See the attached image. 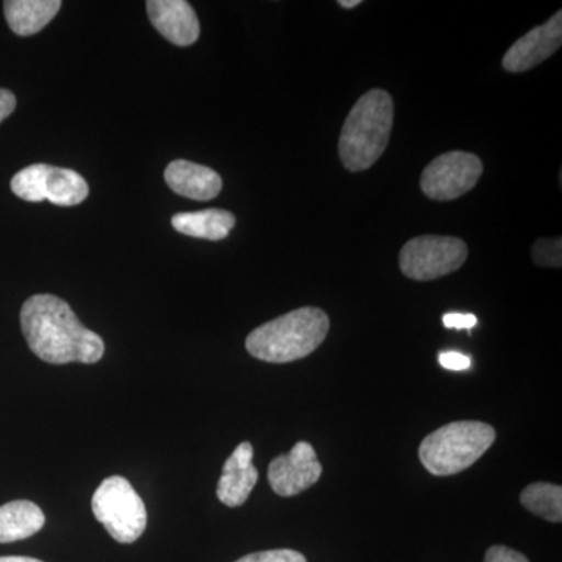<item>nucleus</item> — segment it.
<instances>
[{"label":"nucleus","mask_w":562,"mask_h":562,"mask_svg":"<svg viewBox=\"0 0 562 562\" xmlns=\"http://www.w3.org/2000/svg\"><path fill=\"white\" fill-rule=\"evenodd\" d=\"M394 102L390 92L371 90L351 106L339 138V157L351 172L372 168L390 144Z\"/></svg>","instance_id":"obj_3"},{"label":"nucleus","mask_w":562,"mask_h":562,"mask_svg":"<svg viewBox=\"0 0 562 562\" xmlns=\"http://www.w3.org/2000/svg\"><path fill=\"white\" fill-rule=\"evenodd\" d=\"M483 162L469 151L439 155L422 173L420 188L432 201H454L479 183Z\"/></svg>","instance_id":"obj_8"},{"label":"nucleus","mask_w":562,"mask_h":562,"mask_svg":"<svg viewBox=\"0 0 562 562\" xmlns=\"http://www.w3.org/2000/svg\"><path fill=\"white\" fill-rule=\"evenodd\" d=\"M339 5H341L342 9H355V7L361 5V0H341Z\"/></svg>","instance_id":"obj_25"},{"label":"nucleus","mask_w":562,"mask_h":562,"mask_svg":"<svg viewBox=\"0 0 562 562\" xmlns=\"http://www.w3.org/2000/svg\"><path fill=\"white\" fill-rule=\"evenodd\" d=\"M561 43L562 11H558L546 24L532 29L509 47L503 57V68L508 72H525L552 57L560 49Z\"/></svg>","instance_id":"obj_10"},{"label":"nucleus","mask_w":562,"mask_h":562,"mask_svg":"<svg viewBox=\"0 0 562 562\" xmlns=\"http://www.w3.org/2000/svg\"><path fill=\"white\" fill-rule=\"evenodd\" d=\"M468 246L453 236H417L403 246V276L416 281H430L449 276L468 260Z\"/></svg>","instance_id":"obj_7"},{"label":"nucleus","mask_w":562,"mask_h":562,"mask_svg":"<svg viewBox=\"0 0 562 562\" xmlns=\"http://www.w3.org/2000/svg\"><path fill=\"white\" fill-rule=\"evenodd\" d=\"M235 562H308L301 552H295L291 549L266 550V552H258L247 554L241 560Z\"/></svg>","instance_id":"obj_19"},{"label":"nucleus","mask_w":562,"mask_h":562,"mask_svg":"<svg viewBox=\"0 0 562 562\" xmlns=\"http://www.w3.org/2000/svg\"><path fill=\"white\" fill-rule=\"evenodd\" d=\"M520 503L528 512L549 522L561 524L562 487L552 483H532L520 494Z\"/></svg>","instance_id":"obj_17"},{"label":"nucleus","mask_w":562,"mask_h":562,"mask_svg":"<svg viewBox=\"0 0 562 562\" xmlns=\"http://www.w3.org/2000/svg\"><path fill=\"white\" fill-rule=\"evenodd\" d=\"M91 508L95 519L116 542L133 543L146 531V505L124 476L103 480L92 495Z\"/></svg>","instance_id":"obj_5"},{"label":"nucleus","mask_w":562,"mask_h":562,"mask_svg":"<svg viewBox=\"0 0 562 562\" xmlns=\"http://www.w3.org/2000/svg\"><path fill=\"white\" fill-rule=\"evenodd\" d=\"M484 562H530L525 554L505 546L491 547L484 557Z\"/></svg>","instance_id":"obj_20"},{"label":"nucleus","mask_w":562,"mask_h":562,"mask_svg":"<svg viewBox=\"0 0 562 562\" xmlns=\"http://www.w3.org/2000/svg\"><path fill=\"white\" fill-rule=\"evenodd\" d=\"M16 109V98L13 92L0 88V122L7 120Z\"/></svg>","instance_id":"obj_23"},{"label":"nucleus","mask_w":562,"mask_h":562,"mask_svg":"<svg viewBox=\"0 0 562 562\" xmlns=\"http://www.w3.org/2000/svg\"><path fill=\"white\" fill-rule=\"evenodd\" d=\"M147 13L151 25L176 46H191L201 35L198 14L184 0H149Z\"/></svg>","instance_id":"obj_11"},{"label":"nucleus","mask_w":562,"mask_h":562,"mask_svg":"<svg viewBox=\"0 0 562 562\" xmlns=\"http://www.w3.org/2000/svg\"><path fill=\"white\" fill-rule=\"evenodd\" d=\"M330 319L316 306H303L266 322L247 336L246 349L266 362H291L312 355L327 338Z\"/></svg>","instance_id":"obj_2"},{"label":"nucleus","mask_w":562,"mask_h":562,"mask_svg":"<svg viewBox=\"0 0 562 562\" xmlns=\"http://www.w3.org/2000/svg\"><path fill=\"white\" fill-rule=\"evenodd\" d=\"M561 238L539 239L532 246V260L543 268H561Z\"/></svg>","instance_id":"obj_18"},{"label":"nucleus","mask_w":562,"mask_h":562,"mask_svg":"<svg viewBox=\"0 0 562 562\" xmlns=\"http://www.w3.org/2000/svg\"><path fill=\"white\" fill-rule=\"evenodd\" d=\"M439 364L443 369H449V371H465V369L471 368L472 361L471 357H465V355L458 353V351H443L439 355Z\"/></svg>","instance_id":"obj_22"},{"label":"nucleus","mask_w":562,"mask_h":562,"mask_svg":"<svg viewBox=\"0 0 562 562\" xmlns=\"http://www.w3.org/2000/svg\"><path fill=\"white\" fill-rule=\"evenodd\" d=\"M46 516L36 503L14 501L0 506V543L22 541L36 535Z\"/></svg>","instance_id":"obj_16"},{"label":"nucleus","mask_w":562,"mask_h":562,"mask_svg":"<svg viewBox=\"0 0 562 562\" xmlns=\"http://www.w3.org/2000/svg\"><path fill=\"white\" fill-rule=\"evenodd\" d=\"M21 327L33 353L50 364H94L105 353L101 336L85 327L57 295L36 294L25 301Z\"/></svg>","instance_id":"obj_1"},{"label":"nucleus","mask_w":562,"mask_h":562,"mask_svg":"<svg viewBox=\"0 0 562 562\" xmlns=\"http://www.w3.org/2000/svg\"><path fill=\"white\" fill-rule=\"evenodd\" d=\"M257 482L258 471L254 465V447L250 442H241L225 461L220 483H217V498L228 508H238L247 502Z\"/></svg>","instance_id":"obj_12"},{"label":"nucleus","mask_w":562,"mask_h":562,"mask_svg":"<svg viewBox=\"0 0 562 562\" xmlns=\"http://www.w3.org/2000/svg\"><path fill=\"white\" fill-rule=\"evenodd\" d=\"M322 465L312 443L297 442L290 453L273 458L268 480L280 497H294L319 482Z\"/></svg>","instance_id":"obj_9"},{"label":"nucleus","mask_w":562,"mask_h":562,"mask_svg":"<svg viewBox=\"0 0 562 562\" xmlns=\"http://www.w3.org/2000/svg\"><path fill=\"white\" fill-rule=\"evenodd\" d=\"M235 224V214L217 209L179 213L172 217V227L181 235L209 241H222L227 238Z\"/></svg>","instance_id":"obj_14"},{"label":"nucleus","mask_w":562,"mask_h":562,"mask_svg":"<svg viewBox=\"0 0 562 562\" xmlns=\"http://www.w3.org/2000/svg\"><path fill=\"white\" fill-rule=\"evenodd\" d=\"M0 562H43L29 557H0Z\"/></svg>","instance_id":"obj_24"},{"label":"nucleus","mask_w":562,"mask_h":562,"mask_svg":"<svg viewBox=\"0 0 562 562\" xmlns=\"http://www.w3.org/2000/svg\"><path fill=\"white\" fill-rule=\"evenodd\" d=\"M60 0H7L3 2L7 22L20 36H31L43 31L60 11Z\"/></svg>","instance_id":"obj_15"},{"label":"nucleus","mask_w":562,"mask_h":562,"mask_svg":"<svg viewBox=\"0 0 562 562\" xmlns=\"http://www.w3.org/2000/svg\"><path fill=\"white\" fill-rule=\"evenodd\" d=\"M11 191L22 201H49L58 206H74L88 198L90 187L87 180L72 169L32 165L11 179Z\"/></svg>","instance_id":"obj_6"},{"label":"nucleus","mask_w":562,"mask_h":562,"mask_svg":"<svg viewBox=\"0 0 562 562\" xmlns=\"http://www.w3.org/2000/svg\"><path fill=\"white\" fill-rule=\"evenodd\" d=\"M165 179L173 192L192 201H211L217 198L222 190L220 173L206 166L188 160L169 162Z\"/></svg>","instance_id":"obj_13"},{"label":"nucleus","mask_w":562,"mask_h":562,"mask_svg":"<svg viewBox=\"0 0 562 562\" xmlns=\"http://www.w3.org/2000/svg\"><path fill=\"white\" fill-rule=\"evenodd\" d=\"M497 438L484 422L461 420L443 425L422 441L419 458L431 475H457L475 464Z\"/></svg>","instance_id":"obj_4"},{"label":"nucleus","mask_w":562,"mask_h":562,"mask_svg":"<svg viewBox=\"0 0 562 562\" xmlns=\"http://www.w3.org/2000/svg\"><path fill=\"white\" fill-rule=\"evenodd\" d=\"M475 314L447 313L442 316L443 327L450 330H472L476 325Z\"/></svg>","instance_id":"obj_21"}]
</instances>
